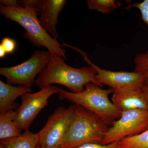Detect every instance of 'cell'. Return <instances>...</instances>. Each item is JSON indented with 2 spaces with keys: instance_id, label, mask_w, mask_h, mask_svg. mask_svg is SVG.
<instances>
[{
  "instance_id": "obj_1",
  "label": "cell",
  "mask_w": 148,
  "mask_h": 148,
  "mask_svg": "<svg viewBox=\"0 0 148 148\" xmlns=\"http://www.w3.org/2000/svg\"><path fill=\"white\" fill-rule=\"evenodd\" d=\"M88 83L103 86L98 82L97 73L92 66L73 68L66 64L63 57L50 53L47 66L36 78L34 84L40 89L52 84L62 85L70 92L77 93L84 90Z\"/></svg>"
},
{
  "instance_id": "obj_2",
  "label": "cell",
  "mask_w": 148,
  "mask_h": 148,
  "mask_svg": "<svg viewBox=\"0 0 148 148\" xmlns=\"http://www.w3.org/2000/svg\"><path fill=\"white\" fill-rule=\"evenodd\" d=\"M58 89L60 100H67L84 108L100 117L110 127L121 116V112L109 99V95L114 92L112 88L104 89L95 84L88 83L84 90L77 93L60 87Z\"/></svg>"
},
{
  "instance_id": "obj_3",
  "label": "cell",
  "mask_w": 148,
  "mask_h": 148,
  "mask_svg": "<svg viewBox=\"0 0 148 148\" xmlns=\"http://www.w3.org/2000/svg\"><path fill=\"white\" fill-rule=\"evenodd\" d=\"M110 127L98 116L75 104L73 117L61 148H77L88 143L101 144Z\"/></svg>"
},
{
  "instance_id": "obj_4",
  "label": "cell",
  "mask_w": 148,
  "mask_h": 148,
  "mask_svg": "<svg viewBox=\"0 0 148 148\" xmlns=\"http://www.w3.org/2000/svg\"><path fill=\"white\" fill-rule=\"evenodd\" d=\"M0 13L18 23L26 30L24 38L38 47H45L50 53L66 59V51L57 39L46 32L37 17V13L28 9L10 8L1 5Z\"/></svg>"
},
{
  "instance_id": "obj_5",
  "label": "cell",
  "mask_w": 148,
  "mask_h": 148,
  "mask_svg": "<svg viewBox=\"0 0 148 148\" xmlns=\"http://www.w3.org/2000/svg\"><path fill=\"white\" fill-rule=\"evenodd\" d=\"M50 52L37 50L28 60L16 66L0 68V74L7 79L11 85H19L31 88L34 84L36 77L47 66Z\"/></svg>"
},
{
  "instance_id": "obj_6",
  "label": "cell",
  "mask_w": 148,
  "mask_h": 148,
  "mask_svg": "<svg viewBox=\"0 0 148 148\" xmlns=\"http://www.w3.org/2000/svg\"><path fill=\"white\" fill-rule=\"evenodd\" d=\"M75 104L60 106L49 117L44 127L36 133L40 148H61L64 135L73 117Z\"/></svg>"
},
{
  "instance_id": "obj_7",
  "label": "cell",
  "mask_w": 148,
  "mask_h": 148,
  "mask_svg": "<svg viewBox=\"0 0 148 148\" xmlns=\"http://www.w3.org/2000/svg\"><path fill=\"white\" fill-rule=\"evenodd\" d=\"M148 129V110H133L122 112L104 136L101 144L107 145L127 137L139 135Z\"/></svg>"
},
{
  "instance_id": "obj_8",
  "label": "cell",
  "mask_w": 148,
  "mask_h": 148,
  "mask_svg": "<svg viewBox=\"0 0 148 148\" xmlns=\"http://www.w3.org/2000/svg\"><path fill=\"white\" fill-rule=\"evenodd\" d=\"M58 87L48 86L38 92L28 93L21 96V106L16 110L17 114L14 123L20 131L29 130L37 115L48 105L51 96L59 93Z\"/></svg>"
},
{
  "instance_id": "obj_9",
  "label": "cell",
  "mask_w": 148,
  "mask_h": 148,
  "mask_svg": "<svg viewBox=\"0 0 148 148\" xmlns=\"http://www.w3.org/2000/svg\"><path fill=\"white\" fill-rule=\"evenodd\" d=\"M82 55L85 61L95 69L98 82L113 89L114 92L131 89H141L145 86V79L141 74L135 71H112L101 69L93 64L88 58L86 53L78 48L72 46Z\"/></svg>"
},
{
  "instance_id": "obj_10",
  "label": "cell",
  "mask_w": 148,
  "mask_h": 148,
  "mask_svg": "<svg viewBox=\"0 0 148 148\" xmlns=\"http://www.w3.org/2000/svg\"><path fill=\"white\" fill-rule=\"evenodd\" d=\"M112 102L121 112L133 110H148V103L141 88L114 92Z\"/></svg>"
},
{
  "instance_id": "obj_11",
  "label": "cell",
  "mask_w": 148,
  "mask_h": 148,
  "mask_svg": "<svg viewBox=\"0 0 148 148\" xmlns=\"http://www.w3.org/2000/svg\"><path fill=\"white\" fill-rule=\"evenodd\" d=\"M67 2L66 0H44L40 23L46 32L56 39L58 37L56 29L58 16Z\"/></svg>"
},
{
  "instance_id": "obj_12",
  "label": "cell",
  "mask_w": 148,
  "mask_h": 148,
  "mask_svg": "<svg viewBox=\"0 0 148 148\" xmlns=\"http://www.w3.org/2000/svg\"><path fill=\"white\" fill-rule=\"evenodd\" d=\"M32 91L31 88L24 86H14L0 81V114L13 110L16 99Z\"/></svg>"
},
{
  "instance_id": "obj_13",
  "label": "cell",
  "mask_w": 148,
  "mask_h": 148,
  "mask_svg": "<svg viewBox=\"0 0 148 148\" xmlns=\"http://www.w3.org/2000/svg\"><path fill=\"white\" fill-rule=\"evenodd\" d=\"M17 111L10 110L0 114L1 140L15 138L21 135V131L14 124Z\"/></svg>"
},
{
  "instance_id": "obj_14",
  "label": "cell",
  "mask_w": 148,
  "mask_h": 148,
  "mask_svg": "<svg viewBox=\"0 0 148 148\" xmlns=\"http://www.w3.org/2000/svg\"><path fill=\"white\" fill-rule=\"evenodd\" d=\"M1 144L4 148H37L38 141L36 134L27 130L18 137L1 140Z\"/></svg>"
},
{
  "instance_id": "obj_15",
  "label": "cell",
  "mask_w": 148,
  "mask_h": 148,
  "mask_svg": "<svg viewBox=\"0 0 148 148\" xmlns=\"http://www.w3.org/2000/svg\"><path fill=\"white\" fill-rule=\"evenodd\" d=\"M120 148H148V129L139 135L127 137L118 142Z\"/></svg>"
},
{
  "instance_id": "obj_16",
  "label": "cell",
  "mask_w": 148,
  "mask_h": 148,
  "mask_svg": "<svg viewBox=\"0 0 148 148\" xmlns=\"http://www.w3.org/2000/svg\"><path fill=\"white\" fill-rule=\"evenodd\" d=\"M88 8L90 10L109 14L117 9L119 5L115 0H88Z\"/></svg>"
},
{
  "instance_id": "obj_17",
  "label": "cell",
  "mask_w": 148,
  "mask_h": 148,
  "mask_svg": "<svg viewBox=\"0 0 148 148\" xmlns=\"http://www.w3.org/2000/svg\"><path fill=\"white\" fill-rule=\"evenodd\" d=\"M134 71L142 75L145 79V86H148V51L138 53L134 59Z\"/></svg>"
},
{
  "instance_id": "obj_18",
  "label": "cell",
  "mask_w": 148,
  "mask_h": 148,
  "mask_svg": "<svg viewBox=\"0 0 148 148\" xmlns=\"http://www.w3.org/2000/svg\"><path fill=\"white\" fill-rule=\"evenodd\" d=\"M21 5L24 8L37 12H41L43 6L44 0H21Z\"/></svg>"
},
{
  "instance_id": "obj_19",
  "label": "cell",
  "mask_w": 148,
  "mask_h": 148,
  "mask_svg": "<svg viewBox=\"0 0 148 148\" xmlns=\"http://www.w3.org/2000/svg\"><path fill=\"white\" fill-rule=\"evenodd\" d=\"M16 44L15 41L9 38H4L0 44V49L6 53H11L15 50Z\"/></svg>"
},
{
  "instance_id": "obj_20",
  "label": "cell",
  "mask_w": 148,
  "mask_h": 148,
  "mask_svg": "<svg viewBox=\"0 0 148 148\" xmlns=\"http://www.w3.org/2000/svg\"><path fill=\"white\" fill-rule=\"evenodd\" d=\"M132 6L140 10L143 21L148 26V0L136 3Z\"/></svg>"
},
{
  "instance_id": "obj_21",
  "label": "cell",
  "mask_w": 148,
  "mask_h": 148,
  "mask_svg": "<svg viewBox=\"0 0 148 148\" xmlns=\"http://www.w3.org/2000/svg\"><path fill=\"white\" fill-rule=\"evenodd\" d=\"M118 143H111L107 145L98 143H88L80 146L77 148H118Z\"/></svg>"
},
{
  "instance_id": "obj_22",
  "label": "cell",
  "mask_w": 148,
  "mask_h": 148,
  "mask_svg": "<svg viewBox=\"0 0 148 148\" xmlns=\"http://www.w3.org/2000/svg\"><path fill=\"white\" fill-rule=\"evenodd\" d=\"M0 3L10 8H23L21 1L17 0H1Z\"/></svg>"
},
{
  "instance_id": "obj_23",
  "label": "cell",
  "mask_w": 148,
  "mask_h": 148,
  "mask_svg": "<svg viewBox=\"0 0 148 148\" xmlns=\"http://www.w3.org/2000/svg\"><path fill=\"white\" fill-rule=\"evenodd\" d=\"M141 89H142V91H143L144 95L145 96L148 103V86H144Z\"/></svg>"
},
{
  "instance_id": "obj_24",
  "label": "cell",
  "mask_w": 148,
  "mask_h": 148,
  "mask_svg": "<svg viewBox=\"0 0 148 148\" xmlns=\"http://www.w3.org/2000/svg\"><path fill=\"white\" fill-rule=\"evenodd\" d=\"M0 148H4V147L1 144V145H0Z\"/></svg>"
},
{
  "instance_id": "obj_25",
  "label": "cell",
  "mask_w": 148,
  "mask_h": 148,
  "mask_svg": "<svg viewBox=\"0 0 148 148\" xmlns=\"http://www.w3.org/2000/svg\"><path fill=\"white\" fill-rule=\"evenodd\" d=\"M37 148H40V147H39V146L38 145V147H37Z\"/></svg>"
},
{
  "instance_id": "obj_26",
  "label": "cell",
  "mask_w": 148,
  "mask_h": 148,
  "mask_svg": "<svg viewBox=\"0 0 148 148\" xmlns=\"http://www.w3.org/2000/svg\"><path fill=\"white\" fill-rule=\"evenodd\" d=\"M118 148H120L118 147Z\"/></svg>"
}]
</instances>
